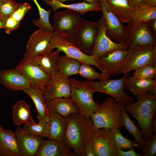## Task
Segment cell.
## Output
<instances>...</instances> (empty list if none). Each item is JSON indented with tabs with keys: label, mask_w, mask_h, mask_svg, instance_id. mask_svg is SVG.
I'll use <instances>...</instances> for the list:
<instances>
[{
	"label": "cell",
	"mask_w": 156,
	"mask_h": 156,
	"mask_svg": "<svg viewBox=\"0 0 156 156\" xmlns=\"http://www.w3.org/2000/svg\"><path fill=\"white\" fill-rule=\"evenodd\" d=\"M156 114L154 115L151 124V130L153 134H156Z\"/></svg>",
	"instance_id": "46"
},
{
	"label": "cell",
	"mask_w": 156,
	"mask_h": 156,
	"mask_svg": "<svg viewBox=\"0 0 156 156\" xmlns=\"http://www.w3.org/2000/svg\"><path fill=\"white\" fill-rule=\"evenodd\" d=\"M49 118L47 122V138L59 141L64 140L67 118L51 112H49Z\"/></svg>",
	"instance_id": "22"
},
{
	"label": "cell",
	"mask_w": 156,
	"mask_h": 156,
	"mask_svg": "<svg viewBox=\"0 0 156 156\" xmlns=\"http://www.w3.org/2000/svg\"><path fill=\"white\" fill-rule=\"evenodd\" d=\"M60 52L57 49L54 51L41 54L31 60L52 77L58 72L57 61Z\"/></svg>",
	"instance_id": "27"
},
{
	"label": "cell",
	"mask_w": 156,
	"mask_h": 156,
	"mask_svg": "<svg viewBox=\"0 0 156 156\" xmlns=\"http://www.w3.org/2000/svg\"><path fill=\"white\" fill-rule=\"evenodd\" d=\"M72 148L64 140L59 141L48 139L39 147L35 156H75Z\"/></svg>",
	"instance_id": "19"
},
{
	"label": "cell",
	"mask_w": 156,
	"mask_h": 156,
	"mask_svg": "<svg viewBox=\"0 0 156 156\" xmlns=\"http://www.w3.org/2000/svg\"><path fill=\"white\" fill-rule=\"evenodd\" d=\"M126 88L134 95L148 93H156V80L153 79H137L133 75L128 76Z\"/></svg>",
	"instance_id": "25"
},
{
	"label": "cell",
	"mask_w": 156,
	"mask_h": 156,
	"mask_svg": "<svg viewBox=\"0 0 156 156\" xmlns=\"http://www.w3.org/2000/svg\"><path fill=\"white\" fill-rule=\"evenodd\" d=\"M20 22L10 16L6 20L5 28L7 34H10L12 31L17 29L20 26Z\"/></svg>",
	"instance_id": "41"
},
{
	"label": "cell",
	"mask_w": 156,
	"mask_h": 156,
	"mask_svg": "<svg viewBox=\"0 0 156 156\" xmlns=\"http://www.w3.org/2000/svg\"><path fill=\"white\" fill-rule=\"evenodd\" d=\"M18 150L19 156H35L44 137L36 136L25 132L18 127L14 131Z\"/></svg>",
	"instance_id": "18"
},
{
	"label": "cell",
	"mask_w": 156,
	"mask_h": 156,
	"mask_svg": "<svg viewBox=\"0 0 156 156\" xmlns=\"http://www.w3.org/2000/svg\"><path fill=\"white\" fill-rule=\"evenodd\" d=\"M135 149L131 148L127 151L118 149L117 156H142L140 152H136Z\"/></svg>",
	"instance_id": "42"
},
{
	"label": "cell",
	"mask_w": 156,
	"mask_h": 156,
	"mask_svg": "<svg viewBox=\"0 0 156 156\" xmlns=\"http://www.w3.org/2000/svg\"><path fill=\"white\" fill-rule=\"evenodd\" d=\"M90 117L93 122L92 129L123 128L121 109L118 103L112 98L105 99Z\"/></svg>",
	"instance_id": "3"
},
{
	"label": "cell",
	"mask_w": 156,
	"mask_h": 156,
	"mask_svg": "<svg viewBox=\"0 0 156 156\" xmlns=\"http://www.w3.org/2000/svg\"><path fill=\"white\" fill-rule=\"evenodd\" d=\"M7 18L0 14V29H5Z\"/></svg>",
	"instance_id": "45"
},
{
	"label": "cell",
	"mask_w": 156,
	"mask_h": 156,
	"mask_svg": "<svg viewBox=\"0 0 156 156\" xmlns=\"http://www.w3.org/2000/svg\"><path fill=\"white\" fill-rule=\"evenodd\" d=\"M2 0H0V8Z\"/></svg>",
	"instance_id": "50"
},
{
	"label": "cell",
	"mask_w": 156,
	"mask_h": 156,
	"mask_svg": "<svg viewBox=\"0 0 156 156\" xmlns=\"http://www.w3.org/2000/svg\"><path fill=\"white\" fill-rule=\"evenodd\" d=\"M46 104L49 112L56 113L66 118L74 113L78 112L76 106L70 98H56L49 101Z\"/></svg>",
	"instance_id": "28"
},
{
	"label": "cell",
	"mask_w": 156,
	"mask_h": 156,
	"mask_svg": "<svg viewBox=\"0 0 156 156\" xmlns=\"http://www.w3.org/2000/svg\"><path fill=\"white\" fill-rule=\"evenodd\" d=\"M61 2H63L66 1L70 0H59ZM87 1L88 3L92 4H96L100 3L99 0H84Z\"/></svg>",
	"instance_id": "49"
},
{
	"label": "cell",
	"mask_w": 156,
	"mask_h": 156,
	"mask_svg": "<svg viewBox=\"0 0 156 156\" xmlns=\"http://www.w3.org/2000/svg\"><path fill=\"white\" fill-rule=\"evenodd\" d=\"M20 5L13 0H2L0 14L8 18L18 8Z\"/></svg>",
	"instance_id": "38"
},
{
	"label": "cell",
	"mask_w": 156,
	"mask_h": 156,
	"mask_svg": "<svg viewBox=\"0 0 156 156\" xmlns=\"http://www.w3.org/2000/svg\"><path fill=\"white\" fill-rule=\"evenodd\" d=\"M156 19V7H150L143 4L137 8L130 21L148 22Z\"/></svg>",
	"instance_id": "33"
},
{
	"label": "cell",
	"mask_w": 156,
	"mask_h": 156,
	"mask_svg": "<svg viewBox=\"0 0 156 156\" xmlns=\"http://www.w3.org/2000/svg\"><path fill=\"white\" fill-rule=\"evenodd\" d=\"M153 33L156 35V19L151 20L148 22Z\"/></svg>",
	"instance_id": "44"
},
{
	"label": "cell",
	"mask_w": 156,
	"mask_h": 156,
	"mask_svg": "<svg viewBox=\"0 0 156 156\" xmlns=\"http://www.w3.org/2000/svg\"><path fill=\"white\" fill-rule=\"evenodd\" d=\"M125 27L126 38L124 43L128 49L138 46L156 45V35L148 22L130 21Z\"/></svg>",
	"instance_id": "7"
},
{
	"label": "cell",
	"mask_w": 156,
	"mask_h": 156,
	"mask_svg": "<svg viewBox=\"0 0 156 156\" xmlns=\"http://www.w3.org/2000/svg\"><path fill=\"white\" fill-rule=\"evenodd\" d=\"M12 113L13 122L17 126L22 124L35 122L30 114V106L24 101L16 103L13 106Z\"/></svg>",
	"instance_id": "30"
},
{
	"label": "cell",
	"mask_w": 156,
	"mask_h": 156,
	"mask_svg": "<svg viewBox=\"0 0 156 156\" xmlns=\"http://www.w3.org/2000/svg\"><path fill=\"white\" fill-rule=\"evenodd\" d=\"M136 6L138 7L145 4V0H130Z\"/></svg>",
	"instance_id": "47"
},
{
	"label": "cell",
	"mask_w": 156,
	"mask_h": 156,
	"mask_svg": "<svg viewBox=\"0 0 156 156\" xmlns=\"http://www.w3.org/2000/svg\"><path fill=\"white\" fill-rule=\"evenodd\" d=\"M149 64L156 66V45L135 47L128 49L121 69V73L129 74Z\"/></svg>",
	"instance_id": "6"
},
{
	"label": "cell",
	"mask_w": 156,
	"mask_h": 156,
	"mask_svg": "<svg viewBox=\"0 0 156 156\" xmlns=\"http://www.w3.org/2000/svg\"><path fill=\"white\" fill-rule=\"evenodd\" d=\"M37 6L40 18L38 19H33L32 20L33 24L39 29L49 31L53 32L52 26L50 23L49 17L51 12V10H47L42 8L37 0H32Z\"/></svg>",
	"instance_id": "34"
},
{
	"label": "cell",
	"mask_w": 156,
	"mask_h": 156,
	"mask_svg": "<svg viewBox=\"0 0 156 156\" xmlns=\"http://www.w3.org/2000/svg\"><path fill=\"white\" fill-rule=\"evenodd\" d=\"M15 68L29 81L32 86L42 90L51 77L31 60L22 58Z\"/></svg>",
	"instance_id": "16"
},
{
	"label": "cell",
	"mask_w": 156,
	"mask_h": 156,
	"mask_svg": "<svg viewBox=\"0 0 156 156\" xmlns=\"http://www.w3.org/2000/svg\"><path fill=\"white\" fill-rule=\"evenodd\" d=\"M128 51V49H114L97 59L96 62L102 74L100 81L107 80L110 77L117 76L121 73L122 65Z\"/></svg>",
	"instance_id": "9"
},
{
	"label": "cell",
	"mask_w": 156,
	"mask_h": 156,
	"mask_svg": "<svg viewBox=\"0 0 156 156\" xmlns=\"http://www.w3.org/2000/svg\"><path fill=\"white\" fill-rule=\"evenodd\" d=\"M70 86V97L78 112L87 117L91 116L98 108L100 104L94 101L95 90L87 83L77 79L69 78Z\"/></svg>",
	"instance_id": "4"
},
{
	"label": "cell",
	"mask_w": 156,
	"mask_h": 156,
	"mask_svg": "<svg viewBox=\"0 0 156 156\" xmlns=\"http://www.w3.org/2000/svg\"><path fill=\"white\" fill-rule=\"evenodd\" d=\"M133 76L137 79H153L156 77V66L149 64L135 70Z\"/></svg>",
	"instance_id": "36"
},
{
	"label": "cell",
	"mask_w": 156,
	"mask_h": 156,
	"mask_svg": "<svg viewBox=\"0 0 156 156\" xmlns=\"http://www.w3.org/2000/svg\"><path fill=\"white\" fill-rule=\"evenodd\" d=\"M0 156H19L15 134L0 125Z\"/></svg>",
	"instance_id": "23"
},
{
	"label": "cell",
	"mask_w": 156,
	"mask_h": 156,
	"mask_svg": "<svg viewBox=\"0 0 156 156\" xmlns=\"http://www.w3.org/2000/svg\"><path fill=\"white\" fill-rule=\"evenodd\" d=\"M30 8L29 4L27 3H20L18 8L10 16L21 22Z\"/></svg>",
	"instance_id": "40"
},
{
	"label": "cell",
	"mask_w": 156,
	"mask_h": 156,
	"mask_svg": "<svg viewBox=\"0 0 156 156\" xmlns=\"http://www.w3.org/2000/svg\"><path fill=\"white\" fill-rule=\"evenodd\" d=\"M142 156H153L156 154V134L146 140L143 148L140 152Z\"/></svg>",
	"instance_id": "39"
},
{
	"label": "cell",
	"mask_w": 156,
	"mask_h": 156,
	"mask_svg": "<svg viewBox=\"0 0 156 156\" xmlns=\"http://www.w3.org/2000/svg\"><path fill=\"white\" fill-rule=\"evenodd\" d=\"M81 156H95L91 140L86 145Z\"/></svg>",
	"instance_id": "43"
},
{
	"label": "cell",
	"mask_w": 156,
	"mask_h": 156,
	"mask_svg": "<svg viewBox=\"0 0 156 156\" xmlns=\"http://www.w3.org/2000/svg\"><path fill=\"white\" fill-rule=\"evenodd\" d=\"M23 91L29 96L33 100L38 112L37 118L38 122H48L49 112L44 101L43 90L33 86L30 87Z\"/></svg>",
	"instance_id": "26"
},
{
	"label": "cell",
	"mask_w": 156,
	"mask_h": 156,
	"mask_svg": "<svg viewBox=\"0 0 156 156\" xmlns=\"http://www.w3.org/2000/svg\"><path fill=\"white\" fill-rule=\"evenodd\" d=\"M107 36L118 43H125L126 38V27L112 12L104 0H99Z\"/></svg>",
	"instance_id": "15"
},
{
	"label": "cell",
	"mask_w": 156,
	"mask_h": 156,
	"mask_svg": "<svg viewBox=\"0 0 156 156\" xmlns=\"http://www.w3.org/2000/svg\"><path fill=\"white\" fill-rule=\"evenodd\" d=\"M48 122H38V123H28L25 124L24 131L33 135L47 138Z\"/></svg>",
	"instance_id": "35"
},
{
	"label": "cell",
	"mask_w": 156,
	"mask_h": 156,
	"mask_svg": "<svg viewBox=\"0 0 156 156\" xmlns=\"http://www.w3.org/2000/svg\"><path fill=\"white\" fill-rule=\"evenodd\" d=\"M104 1L112 12L122 23L130 22L137 8L130 0Z\"/></svg>",
	"instance_id": "21"
},
{
	"label": "cell",
	"mask_w": 156,
	"mask_h": 156,
	"mask_svg": "<svg viewBox=\"0 0 156 156\" xmlns=\"http://www.w3.org/2000/svg\"><path fill=\"white\" fill-rule=\"evenodd\" d=\"M137 101L124 106L128 113L137 121L146 140L153 134L151 124L156 110V93H148L136 96Z\"/></svg>",
	"instance_id": "2"
},
{
	"label": "cell",
	"mask_w": 156,
	"mask_h": 156,
	"mask_svg": "<svg viewBox=\"0 0 156 156\" xmlns=\"http://www.w3.org/2000/svg\"><path fill=\"white\" fill-rule=\"evenodd\" d=\"M55 48L62 51L66 55L77 60L81 63L94 66L100 70L96 62L97 59L94 56L83 52L67 38L53 32L47 52L52 51Z\"/></svg>",
	"instance_id": "8"
},
{
	"label": "cell",
	"mask_w": 156,
	"mask_h": 156,
	"mask_svg": "<svg viewBox=\"0 0 156 156\" xmlns=\"http://www.w3.org/2000/svg\"><path fill=\"white\" fill-rule=\"evenodd\" d=\"M92 126L90 117L78 112L67 118L64 140L73 150L76 156H82L86 145L90 140Z\"/></svg>",
	"instance_id": "1"
},
{
	"label": "cell",
	"mask_w": 156,
	"mask_h": 156,
	"mask_svg": "<svg viewBox=\"0 0 156 156\" xmlns=\"http://www.w3.org/2000/svg\"><path fill=\"white\" fill-rule=\"evenodd\" d=\"M109 130L114 142L117 149L127 150L133 148H137L138 145L135 140H130L125 137L119 128L112 127Z\"/></svg>",
	"instance_id": "32"
},
{
	"label": "cell",
	"mask_w": 156,
	"mask_h": 156,
	"mask_svg": "<svg viewBox=\"0 0 156 156\" xmlns=\"http://www.w3.org/2000/svg\"><path fill=\"white\" fill-rule=\"evenodd\" d=\"M118 103L122 111V125L134 138L135 141L138 145L136 148L137 150L141 151L143 148L146 140L144 137L140 129L138 126L135 125V121L130 118L124 109V106Z\"/></svg>",
	"instance_id": "29"
},
{
	"label": "cell",
	"mask_w": 156,
	"mask_h": 156,
	"mask_svg": "<svg viewBox=\"0 0 156 156\" xmlns=\"http://www.w3.org/2000/svg\"><path fill=\"white\" fill-rule=\"evenodd\" d=\"M81 64L76 60L62 55L59 57L57 61L58 72L69 77L71 75L78 74Z\"/></svg>",
	"instance_id": "31"
},
{
	"label": "cell",
	"mask_w": 156,
	"mask_h": 156,
	"mask_svg": "<svg viewBox=\"0 0 156 156\" xmlns=\"http://www.w3.org/2000/svg\"><path fill=\"white\" fill-rule=\"evenodd\" d=\"M0 83L13 91L23 90L32 86L29 81L15 68L0 71Z\"/></svg>",
	"instance_id": "20"
},
{
	"label": "cell",
	"mask_w": 156,
	"mask_h": 156,
	"mask_svg": "<svg viewBox=\"0 0 156 156\" xmlns=\"http://www.w3.org/2000/svg\"><path fill=\"white\" fill-rule=\"evenodd\" d=\"M97 22L99 31L93 49L90 55L94 56L97 59L105 53L114 49H128L124 43H115L107 36L105 23L102 17Z\"/></svg>",
	"instance_id": "17"
},
{
	"label": "cell",
	"mask_w": 156,
	"mask_h": 156,
	"mask_svg": "<svg viewBox=\"0 0 156 156\" xmlns=\"http://www.w3.org/2000/svg\"><path fill=\"white\" fill-rule=\"evenodd\" d=\"M145 4L150 7H156V0H145Z\"/></svg>",
	"instance_id": "48"
},
{
	"label": "cell",
	"mask_w": 156,
	"mask_h": 156,
	"mask_svg": "<svg viewBox=\"0 0 156 156\" xmlns=\"http://www.w3.org/2000/svg\"><path fill=\"white\" fill-rule=\"evenodd\" d=\"M91 139L95 156H117L118 149L109 129H92Z\"/></svg>",
	"instance_id": "13"
},
{
	"label": "cell",
	"mask_w": 156,
	"mask_h": 156,
	"mask_svg": "<svg viewBox=\"0 0 156 156\" xmlns=\"http://www.w3.org/2000/svg\"><path fill=\"white\" fill-rule=\"evenodd\" d=\"M84 20L79 13L67 9L62 12H56L54 14L53 32L67 38L70 40Z\"/></svg>",
	"instance_id": "10"
},
{
	"label": "cell",
	"mask_w": 156,
	"mask_h": 156,
	"mask_svg": "<svg viewBox=\"0 0 156 156\" xmlns=\"http://www.w3.org/2000/svg\"><path fill=\"white\" fill-rule=\"evenodd\" d=\"M43 91L46 103L56 98H70L71 88L69 77L58 72L51 77Z\"/></svg>",
	"instance_id": "14"
},
{
	"label": "cell",
	"mask_w": 156,
	"mask_h": 156,
	"mask_svg": "<svg viewBox=\"0 0 156 156\" xmlns=\"http://www.w3.org/2000/svg\"><path fill=\"white\" fill-rule=\"evenodd\" d=\"M98 31V22L84 20L70 41L81 50L90 54L93 49Z\"/></svg>",
	"instance_id": "11"
},
{
	"label": "cell",
	"mask_w": 156,
	"mask_h": 156,
	"mask_svg": "<svg viewBox=\"0 0 156 156\" xmlns=\"http://www.w3.org/2000/svg\"><path fill=\"white\" fill-rule=\"evenodd\" d=\"M53 32L39 29L30 36L22 58L31 60L34 57L47 52Z\"/></svg>",
	"instance_id": "12"
},
{
	"label": "cell",
	"mask_w": 156,
	"mask_h": 156,
	"mask_svg": "<svg viewBox=\"0 0 156 156\" xmlns=\"http://www.w3.org/2000/svg\"><path fill=\"white\" fill-rule=\"evenodd\" d=\"M78 74L81 77L90 80H100L102 76V73L97 72L90 65L84 63H81Z\"/></svg>",
	"instance_id": "37"
},
{
	"label": "cell",
	"mask_w": 156,
	"mask_h": 156,
	"mask_svg": "<svg viewBox=\"0 0 156 156\" xmlns=\"http://www.w3.org/2000/svg\"><path fill=\"white\" fill-rule=\"evenodd\" d=\"M129 74H123L120 79L95 81L86 80L83 81L92 88L96 92L108 94L124 106L135 101L134 99L127 94L124 90L126 88V82Z\"/></svg>",
	"instance_id": "5"
},
{
	"label": "cell",
	"mask_w": 156,
	"mask_h": 156,
	"mask_svg": "<svg viewBox=\"0 0 156 156\" xmlns=\"http://www.w3.org/2000/svg\"><path fill=\"white\" fill-rule=\"evenodd\" d=\"M47 5L52 7L53 11L55 12L60 8H65L73 10L83 15L89 12H98L101 11V6L100 3L92 4L84 1L81 3L72 4H65L59 0H42Z\"/></svg>",
	"instance_id": "24"
}]
</instances>
